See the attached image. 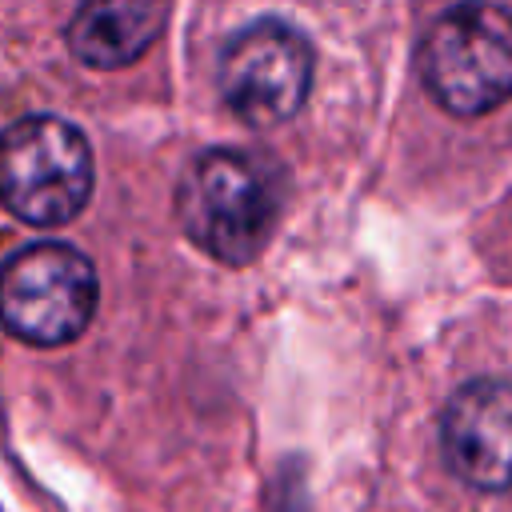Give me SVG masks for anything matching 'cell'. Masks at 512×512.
<instances>
[{
	"instance_id": "1",
	"label": "cell",
	"mask_w": 512,
	"mask_h": 512,
	"mask_svg": "<svg viewBox=\"0 0 512 512\" xmlns=\"http://www.w3.org/2000/svg\"><path fill=\"white\" fill-rule=\"evenodd\" d=\"M176 212L196 248L220 264H248L264 252L280 216L276 172L240 148L200 152L176 192Z\"/></svg>"
},
{
	"instance_id": "2",
	"label": "cell",
	"mask_w": 512,
	"mask_h": 512,
	"mask_svg": "<svg viewBox=\"0 0 512 512\" xmlns=\"http://www.w3.org/2000/svg\"><path fill=\"white\" fill-rule=\"evenodd\" d=\"M88 136L64 116H24L0 132V204L32 224L60 228L92 196Z\"/></svg>"
},
{
	"instance_id": "3",
	"label": "cell",
	"mask_w": 512,
	"mask_h": 512,
	"mask_svg": "<svg viewBox=\"0 0 512 512\" xmlns=\"http://www.w3.org/2000/svg\"><path fill=\"white\" fill-rule=\"evenodd\" d=\"M420 76L452 116H488L512 96V12L464 0L432 20L420 44Z\"/></svg>"
},
{
	"instance_id": "4",
	"label": "cell",
	"mask_w": 512,
	"mask_h": 512,
	"mask_svg": "<svg viewBox=\"0 0 512 512\" xmlns=\"http://www.w3.org/2000/svg\"><path fill=\"white\" fill-rule=\"evenodd\" d=\"M96 268L64 240H36L0 264V324L32 348L72 344L96 312Z\"/></svg>"
},
{
	"instance_id": "5",
	"label": "cell",
	"mask_w": 512,
	"mask_h": 512,
	"mask_svg": "<svg viewBox=\"0 0 512 512\" xmlns=\"http://www.w3.org/2000/svg\"><path fill=\"white\" fill-rule=\"evenodd\" d=\"M312 88V44L300 28L264 16L240 28L220 52V96L252 128L292 120Z\"/></svg>"
},
{
	"instance_id": "6",
	"label": "cell",
	"mask_w": 512,
	"mask_h": 512,
	"mask_svg": "<svg viewBox=\"0 0 512 512\" xmlns=\"http://www.w3.org/2000/svg\"><path fill=\"white\" fill-rule=\"evenodd\" d=\"M444 464L456 480L480 492L512 488V384L468 380L456 388L440 416Z\"/></svg>"
},
{
	"instance_id": "7",
	"label": "cell",
	"mask_w": 512,
	"mask_h": 512,
	"mask_svg": "<svg viewBox=\"0 0 512 512\" xmlns=\"http://www.w3.org/2000/svg\"><path fill=\"white\" fill-rule=\"evenodd\" d=\"M164 28V0H80L68 20V52L88 68L140 60Z\"/></svg>"
}]
</instances>
